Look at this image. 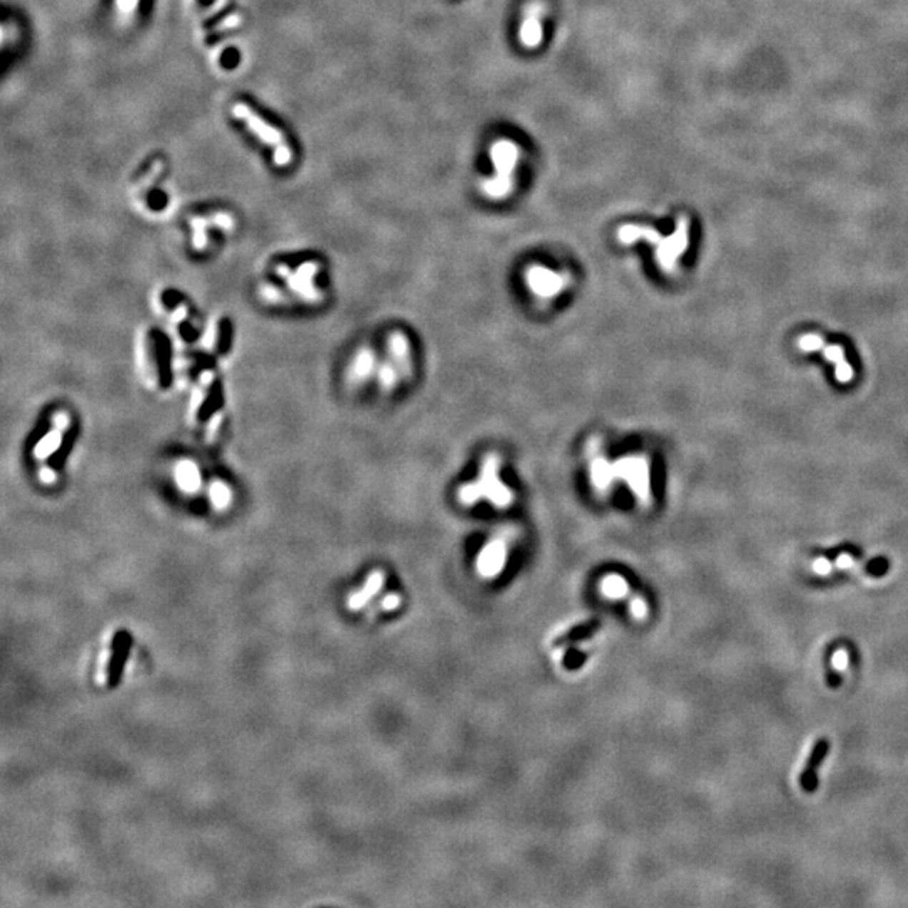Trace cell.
I'll use <instances>...</instances> for the list:
<instances>
[{"label": "cell", "mask_w": 908, "mask_h": 908, "mask_svg": "<svg viewBox=\"0 0 908 908\" xmlns=\"http://www.w3.org/2000/svg\"><path fill=\"white\" fill-rule=\"evenodd\" d=\"M831 665H832V670H836V671L848 670V666H850V653L846 651L845 648L836 649V651L832 653V656H831Z\"/></svg>", "instance_id": "obj_17"}, {"label": "cell", "mask_w": 908, "mask_h": 908, "mask_svg": "<svg viewBox=\"0 0 908 908\" xmlns=\"http://www.w3.org/2000/svg\"><path fill=\"white\" fill-rule=\"evenodd\" d=\"M511 529L501 530L500 534H495L493 537L484 544L481 552L478 555L476 567L478 572L483 577H496L506 566L508 552H510L511 542Z\"/></svg>", "instance_id": "obj_8"}, {"label": "cell", "mask_w": 908, "mask_h": 908, "mask_svg": "<svg viewBox=\"0 0 908 908\" xmlns=\"http://www.w3.org/2000/svg\"><path fill=\"white\" fill-rule=\"evenodd\" d=\"M853 563H855V558L851 557V555H848V554H843V555H840V557H837L836 567L837 568H848V567L853 566Z\"/></svg>", "instance_id": "obj_22"}, {"label": "cell", "mask_w": 908, "mask_h": 908, "mask_svg": "<svg viewBox=\"0 0 908 908\" xmlns=\"http://www.w3.org/2000/svg\"><path fill=\"white\" fill-rule=\"evenodd\" d=\"M399 604H401V597H399L397 594H389V596H385L382 601H380V604L377 606V609L394 611L395 608H399Z\"/></svg>", "instance_id": "obj_19"}, {"label": "cell", "mask_w": 908, "mask_h": 908, "mask_svg": "<svg viewBox=\"0 0 908 908\" xmlns=\"http://www.w3.org/2000/svg\"><path fill=\"white\" fill-rule=\"evenodd\" d=\"M601 592L613 601L624 599V597L629 594V586L624 577L618 576V573H609V576L602 578Z\"/></svg>", "instance_id": "obj_15"}, {"label": "cell", "mask_w": 908, "mask_h": 908, "mask_svg": "<svg viewBox=\"0 0 908 908\" xmlns=\"http://www.w3.org/2000/svg\"><path fill=\"white\" fill-rule=\"evenodd\" d=\"M377 367L379 362L374 350H370V348H360L359 354L355 355L354 364H352V380L360 382V380L369 379L374 372H377Z\"/></svg>", "instance_id": "obj_13"}, {"label": "cell", "mask_w": 908, "mask_h": 908, "mask_svg": "<svg viewBox=\"0 0 908 908\" xmlns=\"http://www.w3.org/2000/svg\"><path fill=\"white\" fill-rule=\"evenodd\" d=\"M384 578H385V576H384L382 571H374V572H372L370 576L367 577L364 587H362V589H359L357 592H354L352 596H348V601H347L348 609L359 611V609L364 608V606L369 604V602L372 601V597L377 596L379 592L382 591Z\"/></svg>", "instance_id": "obj_10"}, {"label": "cell", "mask_w": 908, "mask_h": 908, "mask_svg": "<svg viewBox=\"0 0 908 908\" xmlns=\"http://www.w3.org/2000/svg\"><path fill=\"white\" fill-rule=\"evenodd\" d=\"M690 224L686 219H681L678 228L670 236L665 238L653 228L639 224H624L618 229V239L623 244H633L638 241H646L655 246V257L658 266L663 272L676 271L680 256L686 251L690 241Z\"/></svg>", "instance_id": "obj_1"}, {"label": "cell", "mask_w": 908, "mask_h": 908, "mask_svg": "<svg viewBox=\"0 0 908 908\" xmlns=\"http://www.w3.org/2000/svg\"><path fill=\"white\" fill-rule=\"evenodd\" d=\"M111 638H108L105 641V648H103L100 660H98V671H96V683L98 685H106L108 678H110V666H111Z\"/></svg>", "instance_id": "obj_16"}, {"label": "cell", "mask_w": 908, "mask_h": 908, "mask_svg": "<svg viewBox=\"0 0 908 908\" xmlns=\"http://www.w3.org/2000/svg\"><path fill=\"white\" fill-rule=\"evenodd\" d=\"M140 0H116V7L121 14H131L136 11Z\"/></svg>", "instance_id": "obj_21"}, {"label": "cell", "mask_w": 908, "mask_h": 908, "mask_svg": "<svg viewBox=\"0 0 908 908\" xmlns=\"http://www.w3.org/2000/svg\"><path fill=\"white\" fill-rule=\"evenodd\" d=\"M812 571L816 572V573H820V576H827V573L832 571V563L825 557L816 558V561H814V563H812Z\"/></svg>", "instance_id": "obj_20"}, {"label": "cell", "mask_w": 908, "mask_h": 908, "mask_svg": "<svg viewBox=\"0 0 908 908\" xmlns=\"http://www.w3.org/2000/svg\"><path fill=\"white\" fill-rule=\"evenodd\" d=\"M631 614L636 619H644L648 616V604L641 597H634L631 601Z\"/></svg>", "instance_id": "obj_18"}, {"label": "cell", "mask_w": 908, "mask_h": 908, "mask_svg": "<svg viewBox=\"0 0 908 908\" xmlns=\"http://www.w3.org/2000/svg\"><path fill=\"white\" fill-rule=\"evenodd\" d=\"M613 474L616 481L628 484L639 506L651 505V463L648 456L628 454L613 461Z\"/></svg>", "instance_id": "obj_5"}, {"label": "cell", "mask_w": 908, "mask_h": 908, "mask_svg": "<svg viewBox=\"0 0 908 908\" xmlns=\"http://www.w3.org/2000/svg\"><path fill=\"white\" fill-rule=\"evenodd\" d=\"M821 348L825 350L826 359L832 362V364H836V379L840 380V382H850V380L855 377V372H853V367L845 360L843 348L837 345H832V347L822 345Z\"/></svg>", "instance_id": "obj_14"}, {"label": "cell", "mask_w": 908, "mask_h": 908, "mask_svg": "<svg viewBox=\"0 0 908 908\" xmlns=\"http://www.w3.org/2000/svg\"><path fill=\"white\" fill-rule=\"evenodd\" d=\"M827 747H830V743H827V740H825V738L817 740L811 757H809L806 767H804L802 775H801V785L806 792H812V790L816 789V784H817L816 769L821 765V762L825 760V757L827 754Z\"/></svg>", "instance_id": "obj_11"}, {"label": "cell", "mask_w": 908, "mask_h": 908, "mask_svg": "<svg viewBox=\"0 0 908 908\" xmlns=\"http://www.w3.org/2000/svg\"><path fill=\"white\" fill-rule=\"evenodd\" d=\"M233 115L236 120L246 123L248 130L272 150V160H275L276 165L286 167L293 162V150H291L285 133H281L276 126L267 123L260 113L252 111L246 103H236L233 106Z\"/></svg>", "instance_id": "obj_4"}, {"label": "cell", "mask_w": 908, "mask_h": 908, "mask_svg": "<svg viewBox=\"0 0 908 908\" xmlns=\"http://www.w3.org/2000/svg\"><path fill=\"white\" fill-rule=\"evenodd\" d=\"M387 359L392 362L395 369L399 370V374H401L404 382H406L407 379H411L412 370H414L412 348H411V342H409V338L404 335L402 332H394L392 335H389Z\"/></svg>", "instance_id": "obj_9"}, {"label": "cell", "mask_w": 908, "mask_h": 908, "mask_svg": "<svg viewBox=\"0 0 908 908\" xmlns=\"http://www.w3.org/2000/svg\"><path fill=\"white\" fill-rule=\"evenodd\" d=\"M586 458L592 488H594L597 495L604 496L613 488L616 479L613 474V461H609L604 453H602L601 439L597 436H591V439L587 441Z\"/></svg>", "instance_id": "obj_7"}, {"label": "cell", "mask_w": 908, "mask_h": 908, "mask_svg": "<svg viewBox=\"0 0 908 908\" xmlns=\"http://www.w3.org/2000/svg\"><path fill=\"white\" fill-rule=\"evenodd\" d=\"M544 31H542V19H540V9L531 7L526 17L524 19L520 27V41L526 48H535L542 42Z\"/></svg>", "instance_id": "obj_12"}, {"label": "cell", "mask_w": 908, "mask_h": 908, "mask_svg": "<svg viewBox=\"0 0 908 908\" xmlns=\"http://www.w3.org/2000/svg\"><path fill=\"white\" fill-rule=\"evenodd\" d=\"M490 157L495 167V175L483 182L481 189L490 199L503 200L514 190V175L520 158V150L511 140H498L493 143Z\"/></svg>", "instance_id": "obj_3"}, {"label": "cell", "mask_w": 908, "mask_h": 908, "mask_svg": "<svg viewBox=\"0 0 908 908\" xmlns=\"http://www.w3.org/2000/svg\"><path fill=\"white\" fill-rule=\"evenodd\" d=\"M525 281L535 298L549 301L562 295L571 286L572 277L568 272L550 270L542 265H531L525 272Z\"/></svg>", "instance_id": "obj_6"}, {"label": "cell", "mask_w": 908, "mask_h": 908, "mask_svg": "<svg viewBox=\"0 0 908 908\" xmlns=\"http://www.w3.org/2000/svg\"><path fill=\"white\" fill-rule=\"evenodd\" d=\"M500 456L488 453L481 461L479 474L474 481L461 484L458 490V500L464 506H473L478 501L486 500L495 508L506 510L515 500L514 491L501 481L500 478Z\"/></svg>", "instance_id": "obj_2"}]
</instances>
